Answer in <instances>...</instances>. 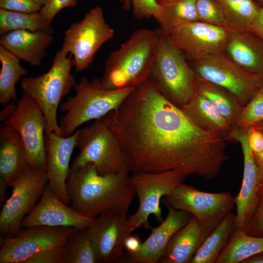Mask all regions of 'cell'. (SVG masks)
Wrapping results in <instances>:
<instances>
[{"label":"cell","mask_w":263,"mask_h":263,"mask_svg":"<svg viewBox=\"0 0 263 263\" xmlns=\"http://www.w3.org/2000/svg\"><path fill=\"white\" fill-rule=\"evenodd\" d=\"M156 30L137 29L120 48L108 56L103 76L104 90L135 88L146 81L156 51Z\"/></svg>","instance_id":"obj_3"},{"label":"cell","mask_w":263,"mask_h":263,"mask_svg":"<svg viewBox=\"0 0 263 263\" xmlns=\"http://www.w3.org/2000/svg\"><path fill=\"white\" fill-rule=\"evenodd\" d=\"M165 33L186 58L192 61L223 53L230 32L226 28L196 21Z\"/></svg>","instance_id":"obj_15"},{"label":"cell","mask_w":263,"mask_h":263,"mask_svg":"<svg viewBox=\"0 0 263 263\" xmlns=\"http://www.w3.org/2000/svg\"><path fill=\"white\" fill-rule=\"evenodd\" d=\"M212 232L192 215L187 224L171 238L159 263H190Z\"/></svg>","instance_id":"obj_23"},{"label":"cell","mask_w":263,"mask_h":263,"mask_svg":"<svg viewBox=\"0 0 263 263\" xmlns=\"http://www.w3.org/2000/svg\"><path fill=\"white\" fill-rule=\"evenodd\" d=\"M201 129L225 141H234V127L206 97L197 93L181 108Z\"/></svg>","instance_id":"obj_25"},{"label":"cell","mask_w":263,"mask_h":263,"mask_svg":"<svg viewBox=\"0 0 263 263\" xmlns=\"http://www.w3.org/2000/svg\"><path fill=\"white\" fill-rule=\"evenodd\" d=\"M142 243L138 236L130 235L124 241V248L128 254H132L137 252L141 246Z\"/></svg>","instance_id":"obj_42"},{"label":"cell","mask_w":263,"mask_h":263,"mask_svg":"<svg viewBox=\"0 0 263 263\" xmlns=\"http://www.w3.org/2000/svg\"><path fill=\"white\" fill-rule=\"evenodd\" d=\"M260 7L263 8V0H255Z\"/></svg>","instance_id":"obj_50"},{"label":"cell","mask_w":263,"mask_h":263,"mask_svg":"<svg viewBox=\"0 0 263 263\" xmlns=\"http://www.w3.org/2000/svg\"><path fill=\"white\" fill-rule=\"evenodd\" d=\"M5 124L19 134L25 148L29 166L47 171L44 132L46 122L38 103L24 94Z\"/></svg>","instance_id":"obj_12"},{"label":"cell","mask_w":263,"mask_h":263,"mask_svg":"<svg viewBox=\"0 0 263 263\" xmlns=\"http://www.w3.org/2000/svg\"><path fill=\"white\" fill-rule=\"evenodd\" d=\"M128 170L99 174L88 164L70 168L67 191L71 207L81 215L95 218L113 208H129L136 195Z\"/></svg>","instance_id":"obj_2"},{"label":"cell","mask_w":263,"mask_h":263,"mask_svg":"<svg viewBox=\"0 0 263 263\" xmlns=\"http://www.w3.org/2000/svg\"><path fill=\"white\" fill-rule=\"evenodd\" d=\"M25 30L46 32L53 34V28L46 25L38 12L26 13L0 8V35L9 32Z\"/></svg>","instance_id":"obj_33"},{"label":"cell","mask_w":263,"mask_h":263,"mask_svg":"<svg viewBox=\"0 0 263 263\" xmlns=\"http://www.w3.org/2000/svg\"><path fill=\"white\" fill-rule=\"evenodd\" d=\"M155 58L147 80L174 105L182 108L197 93L195 75L183 53L160 28Z\"/></svg>","instance_id":"obj_4"},{"label":"cell","mask_w":263,"mask_h":263,"mask_svg":"<svg viewBox=\"0 0 263 263\" xmlns=\"http://www.w3.org/2000/svg\"><path fill=\"white\" fill-rule=\"evenodd\" d=\"M128 210L126 208L108 210L96 217L86 228L98 263L125 261L124 241L132 233L128 225Z\"/></svg>","instance_id":"obj_14"},{"label":"cell","mask_w":263,"mask_h":263,"mask_svg":"<svg viewBox=\"0 0 263 263\" xmlns=\"http://www.w3.org/2000/svg\"><path fill=\"white\" fill-rule=\"evenodd\" d=\"M62 245L42 250L31 257L25 263H64Z\"/></svg>","instance_id":"obj_39"},{"label":"cell","mask_w":263,"mask_h":263,"mask_svg":"<svg viewBox=\"0 0 263 263\" xmlns=\"http://www.w3.org/2000/svg\"><path fill=\"white\" fill-rule=\"evenodd\" d=\"M123 8L129 10L132 8V15L138 19H146L158 16L160 11V5L155 0H124Z\"/></svg>","instance_id":"obj_37"},{"label":"cell","mask_w":263,"mask_h":263,"mask_svg":"<svg viewBox=\"0 0 263 263\" xmlns=\"http://www.w3.org/2000/svg\"><path fill=\"white\" fill-rule=\"evenodd\" d=\"M130 178L139 204L135 212L128 216L129 228L132 232L141 226L151 230L149 216L153 215L159 223L163 221L161 199L170 194L186 177L177 171L169 170L132 174Z\"/></svg>","instance_id":"obj_10"},{"label":"cell","mask_w":263,"mask_h":263,"mask_svg":"<svg viewBox=\"0 0 263 263\" xmlns=\"http://www.w3.org/2000/svg\"><path fill=\"white\" fill-rule=\"evenodd\" d=\"M0 103L5 106L16 99L15 86L22 76L27 75L19 59L0 46Z\"/></svg>","instance_id":"obj_30"},{"label":"cell","mask_w":263,"mask_h":263,"mask_svg":"<svg viewBox=\"0 0 263 263\" xmlns=\"http://www.w3.org/2000/svg\"><path fill=\"white\" fill-rule=\"evenodd\" d=\"M259 87L263 88V69L256 76Z\"/></svg>","instance_id":"obj_47"},{"label":"cell","mask_w":263,"mask_h":263,"mask_svg":"<svg viewBox=\"0 0 263 263\" xmlns=\"http://www.w3.org/2000/svg\"><path fill=\"white\" fill-rule=\"evenodd\" d=\"M249 31L263 41V8L260 7L258 14L253 21Z\"/></svg>","instance_id":"obj_43"},{"label":"cell","mask_w":263,"mask_h":263,"mask_svg":"<svg viewBox=\"0 0 263 263\" xmlns=\"http://www.w3.org/2000/svg\"><path fill=\"white\" fill-rule=\"evenodd\" d=\"M41 6L44 5L48 0H32Z\"/></svg>","instance_id":"obj_48"},{"label":"cell","mask_w":263,"mask_h":263,"mask_svg":"<svg viewBox=\"0 0 263 263\" xmlns=\"http://www.w3.org/2000/svg\"><path fill=\"white\" fill-rule=\"evenodd\" d=\"M196 6L199 21L226 28L223 11L215 0H196Z\"/></svg>","instance_id":"obj_35"},{"label":"cell","mask_w":263,"mask_h":263,"mask_svg":"<svg viewBox=\"0 0 263 263\" xmlns=\"http://www.w3.org/2000/svg\"><path fill=\"white\" fill-rule=\"evenodd\" d=\"M74 88L75 94L60 106L65 114L59 124L60 134L68 136L84 123L103 117L116 110L134 88L104 90L100 80L83 77Z\"/></svg>","instance_id":"obj_5"},{"label":"cell","mask_w":263,"mask_h":263,"mask_svg":"<svg viewBox=\"0 0 263 263\" xmlns=\"http://www.w3.org/2000/svg\"><path fill=\"white\" fill-rule=\"evenodd\" d=\"M223 53L256 76L263 69V41L249 30L230 32Z\"/></svg>","instance_id":"obj_24"},{"label":"cell","mask_w":263,"mask_h":263,"mask_svg":"<svg viewBox=\"0 0 263 263\" xmlns=\"http://www.w3.org/2000/svg\"><path fill=\"white\" fill-rule=\"evenodd\" d=\"M94 219L81 215L63 203L47 184L38 203L23 219L21 228L38 226L86 228Z\"/></svg>","instance_id":"obj_17"},{"label":"cell","mask_w":263,"mask_h":263,"mask_svg":"<svg viewBox=\"0 0 263 263\" xmlns=\"http://www.w3.org/2000/svg\"><path fill=\"white\" fill-rule=\"evenodd\" d=\"M242 230L250 236L263 237V182L258 188L255 207Z\"/></svg>","instance_id":"obj_36"},{"label":"cell","mask_w":263,"mask_h":263,"mask_svg":"<svg viewBox=\"0 0 263 263\" xmlns=\"http://www.w3.org/2000/svg\"><path fill=\"white\" fill-rule=\"evenodd\" d=\"M224 14L229 32L249 30L260 6L255 0H215Z\"/></svg>","instance_id":"obj_27"},{"label":"cell","mask_w":263,"mask_h":263,"mask_svg":"<svg viewBox=\"0 0 263 263\" xmlns=\"http://www.w3.org/2000/svg\"><path fill=\"white\" fill-rule=\"evenodd\" d=\"M195 83L197 93L207 99L235 129L244 107L238 98L226 89L196 75Z\"/></svg>","instance_id":"obj_26"},{"label":"cell","mask_w":263,"mask_h":263,"mask_svg":"<svg viewBox=\"0 0 263 263\" xmlns=\"http://www.w3.org/2000/svg\"><path fill=\"white\" fill-rule=\"evenodd\" d=\"M68 55L60 49L47 72L35 77H25L21 82L23 94L33 99L43 113L46 122L45 131L60 135L57 120V108L62 98L76 83L71 73L73 66L72 56Z\"/></svg>","instance_id":"obj_6"},{"label":"cell","mask_w":263,"mask_h":263,"mask_svg":"<svg viewBox=\"0 0 263 263\" xmlns=\"http://www.w3.org/2000/svg\"><path fill=\"white\" fill-rule=\"evenodd\" d=\"M48 185L63 203L70 204L67 191V181L70 161L76 147L77 130L71 135L63 136L45 131Z\"/></svg>","instance_id":"obj_18"},{"label":"cell","mask_w":263,"mask_h":263,"mask_svg":"<svg viewBox=\"0 0 263 263\" xmlns=\"http://www.w3.org/2000/svg\"><path fill=\"white\" fill-rule=\"evenodd\" d=\"M118 0L120 2H123L124 0Z\"/></svg>","instance_id":"obj_51"},{"label":"cell","mask_w":263,"mask_h":263,"mask_svg":"<svg viewBox=\"0 0 263 263\" xmlns=\"http://www.w3.org/2000/svg\"><path fill=\"white\" fill-rule=\"evenodd\" d=\"M53 34L46 32L15 30L1 35L0 46L31 66H39L46 50L54 41Z\"/></svg>","instance_id":"obj_22"},{"label":"cell","mask_w":263,"mask_h":263,"mask_svg":"<svg viewBox=\"0 0 263 263\" xmlns=\"http://www.w3.org/2000/svg\"><path fill=\"white\" fill-rule=\"evenodd\" d=\"M263 252V237L250 236L242 230H233L216 263H242L245 259Z\"/></svg>","instance_id":"obj_29"},{"label":"cell","mask_w":263,"mask_h":263,"mask_svg":"<svg viewBox=\"0 0 263 263\" xmlns=\"http://www.w3.org/2000/svg\"><path fill=\"white\" fill-rule=\"evenodd\" d=\"M114 34L106 22L102 9L97 6L66 30L61 49L72 56L75 70L80 72L89 67L97 50Z\"/></svg>","instance_id":"obj_8"},{"label":"cell","mask_w":263,"mask_h":263,"mask_svg":"<svg viewBox=\"0 0 263 263\" xmlns=\"http://www.w3.org/2000/svg\"><path fill=\"white\" fill-rule=\"evenodd\" d=\"M166 218L157 227L151 229L148 238L142 243L139 250L134 254H125V261L132 263H158L163 256L172 236L185 226L192 215L177 210L169 205Z\"/></svg>","instance_id":"obj_20"},{"label":"cell","mask_w":263,"mask_h":263,"mask_svg":"<svg viewBox=\"0 0 263 263\" xmlns=\"http://www.w3.org/2000/svg\"><path fill=\"white\" fill-rule=\"evenodd\" d=\"M64 263H97V255L86 228H74L63 245Z\"/></svg>","instance_id":"obj_32"},{"label":"cell","mask_w":263,"mask_h":263,"mask_svg":"<svg viewBox=\"0 0 263 263\" xmlns=\"http://www.w3.org/2000/svg\"><path fill=\"white\" fill-rule=\"evenodd\" d=\"M76 3L77 0H48L38 13L44 22L51 25L54 17L59 11L64 8L75 7Z\"/></svg>","instance_id":"obj_38"},{"label":"cell","mask_w":263,"mask_h":263,"mask_svg":"<svg viewBox=\"0 0 263 263\" xmlns=\"http://www.w3.org/2000/svg\"><path fill=\"white\" fill-rule=\"evenodd\" d=\"M29 166L26 152L19 133L6 124L0 128V203L3 205L8 187Z\"/></svg>","instance_id":"obj_21"},{"label":"cell","mask_w":263,"mask_h":263,"mask_svg":"<svg viewBox=\"0 0 263 263\" xmlns=\"http://www.w3.org/2000/svg\"><path fill=\"white\" fill-rule=\"evenodd\" d=\"M41 7L32 0H0V8L15 12L36 13Z\"/></svg>","instance_id":"obj_40"},{"label":"cell","mask_w":263,"mask_h":263,"mask_svg":"<svg viewBox=\"0 0 263 263\" xmlns=\"http://www.w3.org/2000/svg\"><path fill=\"white\" fill-rule=\"evenodd\" d=\"M5 106L6 107L0 113V121L6 119L13 113L16 105L10 102Z\"/></svg>","instance_id":"obj_45"},{"label":"cell","mask_w":263,"mask_h":263,"mask_svg":"<svg viewBox=\"0 0 263 263\" xmlns=\"http://www.w3.org/2000/svg\"><path fill=\"white\" fill-rule=\"evenodd\" d=\"M235 215L228 213L197 250L190 263H216L234 230Z\"/></svg>","instance_id":"obj_28"},{"label":"cell","mask_w":263,"mask_h":263,"mask_svg":"<svg viewBox=\"0 0 263 263\" xmlns=\"http://www.w3.org/2000/svg\"><path fill=\"white\" fill-rule=\"evenodd\" d=\"M247 131L236 129L233 132L235 142L241 146L244 158L242 183L235 197L236 213L233 230L243 229L255 207L260 185L259 169L248 146Z\"/></svg>","instance_id":"obj_19"},{"label":"cell","mask_w":263,"mask_h":263,"mask_svg":"<svg viewBox=\"0 0 263 263\" xmlns=\"http://www.w3.org/2000/svg\"><path fill=\"white\" fill-rule=\"evenodd\" d=\"M263 121V88L259 87L241 111L235 129L246 130Z\"/></svg>","instance_id":"obj_34"},{"label":"cell","mask_w":263,"mask_h":263,"mask_svg":"<svg viewBox=\"0 0 263 263\" xmlns=\"http://www.w3.org/2000/svg\"><path fill=\"white\" fill-rule=\"evenodd\" d=\"M105 117L132 174L174 170L208 181L228 159L225 141L198 127L149 80Z\"/></svg>","instance_id":"obj_1"},{"label":"cell","mask_w":263,"mask_h":263,"mask_svg":"<svg viewBox=\"0 0 263 263\" xmlns=\"http://www.w3.org/2000/svg\"><path fill=\"white\" fill-rule=\"evenodd\" d=\"M160 6V13L155 19L165 33L179 25L199 21L196 0H175Z\"/></svg>","instance_id":"obj_31"},{"label":"cell","mask_w":263,"mask_h":263,"mask_svg":"<svg viewBox=\"0 0 263 263\" xmlns=\"http://www.w3.org/2000/svg\"><path fill=\"white\" fill-rule=\"evenodd\" d=\"M164 204L186 211L205 227L213 231L235 206V197L229 192H207L180 183L165 196Z\"/></svg>","instance_id":"obj_11"},{"label":"cell","mask_w":263,"mask_h":263,"mask_svg":"<svg viewBox=\"0 0 263 263\" xmlns=\"http://www.w3.org/2000/svg\"><path fill=\"white\" fill-rule=\"evenodd\" d=\"M247 132L248 146L253 154L260 153L263 150V132L252 126Z\"/></svg>","instance_id":"obj_41"},{"label":"cell","mask_w":263,"mask_h":263,"mask_svg":"<svg viewBox=\"0 0 263 263\" xmlns=\"http://www.w3.org/2000/svg\"><path fill=\"white\" fill-rule=\"evenodd\" d=\"M194 75L233 94L244 106L259 88L257 77L245 71L224 53L189 63Z\"/></svg>","instance_id":"obj_13"},{"label":"cell","mask_w":263,"mask_h":263,"mask_svg":"<svg viewBox=\"0 0 263 263\" xmlns=\"http://www.w3.org/2000/svg\"><path fill=\"white\" fill-rule=\"evenodd\" d=\"M74 229L38 226L21 228L11 237L0 238V263H25L42 250L62 245Z\"/></svg>","instance_id":"obj_16"},{"label":"cell","mask_w":263,"mask_h":263,"mask_svg":"<svg viewBox=\"0 0 263 263\" xmlns=\"http://www.w3.org/2000/svg\"><path fill=\"white\" fill-rule=\"evenodd\" d=\"M48 183L46 170L28 166L11 184V195L0 213V238L11 237L21 229L23 219L34 208Z\"/></svg>","instance_id":"obj_9"},{"label":"cell","mask_w":263,"mask_h":263,"mask_svg":"<svg viewBox=\"0 0 263 263\" xmlns=\"http://www.w3.org/2000/svg\"><path fill=\"white\" fill-rule=\"evenodd\" d=\"M175 0H155L156 2L159 5L164 4L168 2L173 1Z\"/></svg>","instance_id":"obj_49"},{"label":"cell","mask_w":263,"mask_h":263,"mask_svg":"<svg viewBox=\"0 0 263 263\" xmlns=\"http://www.w3.org/2000/svg\"><path fill=\"white\" fill-rule=\"evenodd\" d=\"M77 131L79 152L72 166L91 164L101 175L128 170L122 147L105 116Z\"/></svg>","instance_id":"obj_7"},{"label":"cell","mask_w":263,"mask_h":263,"mask_svg":"<svg viewBox=\"0 0 263 263\" xmlns=\"http://www.w3.org/2000/svg\"><path fill=\"white\" fill-rule=\"evenodd\" d=\"M242 263H263V252L245 259Z\"/></svg>","instance_id":"obj_46"},{"label":"cell","mask_w":263,"mask_h":263,"mask_svg":"<svg viewBox=\"0 0 263 263\" xmlns=\"http://www.w3.org/2000/svg\"><path fill=\"white\" fill-rule=\"evenodd\" d=\"M253 127L263 132V121ZM259 169V180L260 184L263 182V150L260 153L253 154Z\"/></svg>","instance_id":"obj_44"}]
</instances>
